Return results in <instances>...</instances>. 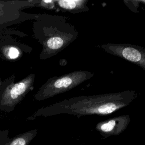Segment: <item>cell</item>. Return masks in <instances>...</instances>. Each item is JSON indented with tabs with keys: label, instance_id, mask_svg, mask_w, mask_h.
<instances>
[{
	"label": "cell",
	"instance_id": "obj_12",
	"mask_svg": "<svg viewBox=\"0 0 145 145\" xmlns=\"http://www.w3.org/2000/svg\"><path fill=\"white\" fill-rule=\"evenodd\" d=\"M2 87H3V81H1V80L0 79V93L1 92Z\"/></svg>",
	"mask_w": 145,
	"mask_h": 145
},
{
	"label": "cell",
	"instance_id": "obj_2",
	"mask_svg": "<svg viewBox=\"0 0 145 145\" xmlns=\"http://www.w3.org/2000/svg\"><path fill=\"white\" fill-rule=\"evenodd\" d=\"M33 22V32L42 45L41 59L52 57L63 50L78 36L75 27L60 15H37Z\"/></svg>",
	"mask_w": 145,
	"mask_h": 145
},
{
	"label": "cell",
	"instance_id": "obj_3",
	"mask_svg": "<svg viewBox=\"0 0 145 145\" xmlns=\"http://www.w3.org/2000/svg\"><path fill=\"white\" fill-rule=\"evenodd\" d=\"M93 76L94 73L92 72L78 70L61 76L52 77L40 87L34 98L38 101L46 100L70 91Z\"/></svg>",
	"mask_w": 145,
	"mask_h": 145
},
{
	"label": "cell",
	"instance_id": "obj_9",
	"mask_svg": "<svg viewBox=\"0 0 145 145\" xmlns=\"http://www.w3.org/2000/svg\"><path fill=\"white\" fill-rule=\"evenodd\" d=\"M0 51L6 59H15L22 55L23 51L21 48L18 47V45H2L0 48Z\"/></svg>",
	"mask_w": 145,
	"mask_h": 145
},
{
	"label": "cell",
	"instance_id": "obj_10",
	"mask_svg": "<svg viewBox=\"0 0 145 145\" xmlns=\"http://www.w3.org/2000/svg\"><path fill=\"white\" fill-rule=\"evenodd\" d=\"M35 5L36 6H40L42 7L53 10L56 8V1H36L35 2Z\"/></svg>",
	"mask_w": 145,
	"mask_h": 145
},
{
	"label": "cell",
	"instance_id": "obj_7",
	"mask_svg": "<svg viewBox=\"0 0 145 145\" xmlns=\"http://www.w3.org/2000/svg\"><path fill=\"white\" fill-rule=\"evenodd\" d=\"M129 121V116L123 115L100 122L97 125V127L101 131L105 133L119 132L126 127Z\"/></svg>",
	"mask_w": 145,
	"mask_h": 145
},
{
	"label": "cell",
	"instance_id": "obj_8",
	"mask_svg": "<svg viewBox=\"0 0 145 145\" xmlns=\"http://www.w3.org/2000/svg\"><path fill=\"white\" fill-rule=\"evenodd\" d=\"M88 2V0H59L56 1V5L62 11L79 14L89 10Z\"/></svg>",
	"mask_w": 145,
	"mask_h": 145
},
{
	"label": "cell",
	"instance_id": "obj_4",
	"mask_svg": "<svg viewBox=\"0 0 145 145\" xmlns=\"http://www.w3.org/2000/svg\"><path fill=\"white\" fill-rule=\"evenodd\" d=\"M35 74H31L18 83H14V75L3 81L0 93V109L10 112L14 109L24 96L33 88Z\"/></svg>",
	"mask_w": 145,
	"mask_h": 145
},
{
	"label": "cell",
	"instance_id": "obj_11",
	"mask_svg": "<svg viewBox=\"0 0 145 145\" xmlns=\"http://www.w3.org/2000/svg\"><path fill=\"white\" fill-rule=\"evenodd\" d=\"M26 140L23 137H20L14 139L10 145H25Z\"/></svg>",
	"mask_w": 145,
	"mask_h": 145
},
{
	"label": "cell",
	"instance_id": "obj_5",
	"mask_svg": "<svg viewBox=\"0 0 145 145\" xmlns=\"http://www.w3.org/2000/svg\"><path fill=\"white\" fill-rule=\"evenodd\" d=\"M105 52L130 62L145 71V48L130 44L106 43L99 46Z\"/></svg>",
	"mask_w": 145,
	"mask_h": 145
},
{
	"label": "cell",
	"instance_id": "obj_1",
	"mask_svg": "<svg viewBox=\"0 0 145 145\" xmlns=\"http://www.w3.org/2000/svg\"><path fill=\"white\" fill-rule=\"evenodd\" d=\"M138 96L134 90L95 95L79 96L65 99L39 112L46 114L67 113L78 116L106 115L130 104Z\"/></svg>",
	"mask_w": 145,
	"mask_h": 145
},
{
	"label": "cell",
	"instance_id": "obj_6",
	"mask_svg": "<svg viewBox=\"0 0 145 145\" xmlns=\"http://www.w3.org/2000/svg\"><path fill=\"white\" fill-rule=\"evenodd\" d=\"M32 5V1H0V32L5 27L24 19L36 18L37 15H28L20 11L22 8Z\"/></svg>",
	"mask_w": 145,
	"mask_h": 145
}]
</instances>
